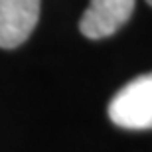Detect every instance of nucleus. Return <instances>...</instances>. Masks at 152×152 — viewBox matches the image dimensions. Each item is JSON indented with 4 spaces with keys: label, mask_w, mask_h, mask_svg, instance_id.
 <instances>
[{
    "label": "nucleus",
    "mask_w": 152,
    "mask_h": 152,
    "mask_svg": "<svg viewBox=\"0 0 152 152\" xmlns=\"http://www.w3.org/2000/svg\"><path fill=\"white\" fill-rule=\"evenodd\" d=\"M39 0H0V48L24 44L39 20Z\"/></svg>",
    "instance_id": "3"
},
{
    "label": "nucleus",
    "mask_w": 152,
    "mask_h": 152,
    "mask_svg": "<svg viewBox=\"0 0 152 152\" xmlns=\"http://www.w3.org/2000/svg\"><path fill=\"white\" fill-rule=\"evenodd\" d=\"M136 0H91L79 20V30L89 39L113 36L130 20Z\"/></svg>",
    "instance_id": "2"
},
{
    "label": "nucleus",
    "mask_w": 152,
    "mask_h": 152,
    "mask_svg": "<svg viewBox=\"0 0 152 152\" xmlns=\"http://www.w3.org/2000/svg\"><path fill=\"white\" fill-rule=\"evenodd\" d=\"M109 117L129 130L152 129V71L129 81L109 103Z\"/></svg>",
    "instance_id": "1"
},
{
    "label": "nucleus",
    "mask_w": 152,
    "mask_h": 152,
    "mask_svg": "<svg viewBox=\"0 0 152 152\" xmlns=\"http://www.w3.org/2000/svg\"><path fill=\"white\" fill-rule=\"evenodd\" d=\"M146 2H148V4H150V6H152V0H146Z\"/></svg>",
    "instance_id": "4"
}]
</instances>
